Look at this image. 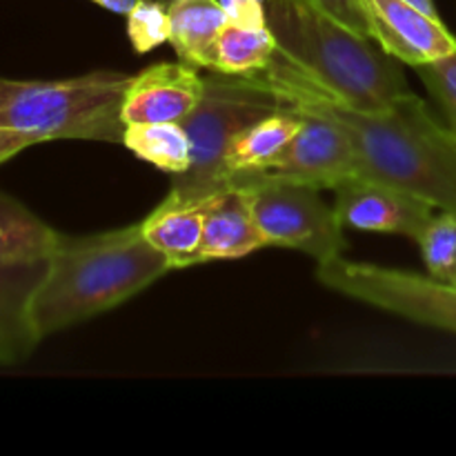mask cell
<instances>
[{
	"mask_svg": "<svg viewBox=\"0 0 456 456\" xmlns=\"http://www.w3.org/2000/svg\"><path fill=\"white\" fill-rule=\"evenodd\" d=\"M288 105L314 111L346 129L356 174L419 196L456 216V136L417 94L383 110H356L294 80L261 71Z\"/></svg>",
	"mask_w": 456,
	"mask_h": 456,
	"instance_id": "cell-1",
	"label": "cell"
},
{
	"mask_svg": "<svg viewBox=\"0 0 456 456\" xmlns=\"http://www.w3.org/2000/svg\"><path fill=\"white\" fill-rule=\"evenodd\" d=\"M265 16L276 40L267 74L356 110H383L412 94L396 58L310 0H265Z\"/></svg>",
	"mask_w": 456,
	"mask_h": 456,
	"instance_id": "cell-2",
	"label": "cell"
},
{
	"mask_svg": "<svg viewBox=\"0 0 456 456\" xmlns=\"http://www.w3.org/2000/svg\"><path fill=\"white\" fill-rule=\"evenodd\" d=\"M172 270L141 223L89 236H62L31 297L40 341L123 305Z\"/></svg>",
	"mask_w": 456,
	"mask_h": 456,
	"instance_id": "cell-3",
	"label": "cell"
},
{
	"mask_svg": "<svg viewBox=\"0 0 456 456\" xmlns=\"http://www.w3.org/2000/svg\"><path fill=\"white\" fill-rule=\"evenodd\" d=\"M132 76L98 69L61 80L0 78V127L45 141L123 142Z\"/></svg>",
	"mask_w": 456,
	"mask_h": 456,
	"instance_id": "cell-4",
	"label": "cell"
},
{
	"mask_svg": "<svg viewBox=\"0 0 456 456\" xmlns=\"http://www.w3.org/2000/svg\"><path fill=\"white\" fill-rule=\"evenodd\" d=\"M288 107L261 74L230 76L214 71L196 110L183 120L191 145L187 172L174 176L167 196L187 203H205L232 187L227 151L232 141L256 120Z\"/></svg>",
	"mask_w": 456,
	"mask_h": 456,
	"instance_id": "cell-5",
	"label": "cell"
},
{
	"mask_svg": "<svg viewBox=\"0 0 456 456\" xmlns=\"http://www.w3.org/2000/svg\"><path fill=\"white\" fill-rule=\"evenodd\" d=\"M232 187H239L248 196L254 221L267 245L297 249L316 263L346 252L347 240L337 209L321 199L316 187L270 181L252 174H236Z\"/></svg>",
	"mask_w": 456,
	"mask_h": 456,
	"instance_id": "cell-6",
	"label": "cell"
},
{
	"mask_svg": "<svg viewBox=\"0 0 456 456\" xmlns=\"http://www.w3.org/2000/svg\"><path fill=\"white\" fill-rule=\"evenodd\" d=\"M316 279L347 298L456 334V288L432 276L337 256L319 263Z\"/></svg>",
	"mask_w": 456,
	"mask_h": 456,
	"instance_id": "cell-7",
	"label": "cell"
},
{
	"mask_svg": "<svg viewBox=\"0 0 456 456\" xmlns=\"http://www.w3.org/2000/svg\"><path fill=\"white\" fill-rule=\"evenodd\" d=\"M297 111L303 118L301 129L281 159L261 172L245 174L270 178V181L298 183L316 190H334L338 183L356 174L354 147L350 136L341 125L325 116L305 110Z\"/></svg>",
	"mask_w": 456,
	"mask_h": 456,
	"instance_id": "cell-8",
	"label": "cell"
},
{
	"mask_svg": "<svg viewBox=\"0 0 456 456\" xmlns=\"http://www.w3.org/2000/svg\"><path fill=\"white\" fill-rule=\"evenodd\" d=\"M334 196V209L343 227L408 236L414 243L435 216V208L419 196L361 174L338 183Z\"/></svg>",
	"mask_w": 456,
	"mask_h": 456,
	"instance_id": "cell-9",
	"label": "cell"
},
{
	"mask_svg": "<svg viewBox=\"0 0 456 456\" xmlns=\"http://www.w3.org/2000/svg\"><path fill=\"white\" fill-rule=\"evenodd\" d=\"M370 38L401 65L421 67L456 52V36L439 16L405 0H363Z\"/></svg>",
	"mask_w": 456,
	"mask_h": 456,
	"instance_id": "cell-10",
	"label": "cell"
},
{
	"mask_svg": "<svg viewBox=\"0 0 456 456\" xmlns=\"http://www.w3.org/2000/svg\"><path fill=\"white\" fill-rule=\"evenodd\" d=\"M205 92L199 67L187 62H156L132 76L123 101V123H183Z\"/></svg>",
	"mask_w": 456,
	"mask_h": 456,
	"instance_id": "cell-11",
	"label": "cell"
},
{
	"mask_svg": "<svg viewBox=\"0 0 456 456\" xmlns=\"http://www.w3.org/2000/svg\"><path fill=\"white\" fill-rule=\"evenodd\" d=\"M47 270V258L0 265V365L25 361L40 337L31 321V297Z\"/></svg>",
	"mask_w": 456,
	"mask_h": 456,
	"instance_id": "cell-12",
	"label": "cell"
},
{
	"mask_svg": "<svg viewBox=\"0 0 456 456\" xmlns=\"http://www.w3.org/2000/svg\"><path fill=\"white\" fill-rule=\"evenodd\" d=\"M261 248H267V240L254 221L248 196L239 187H230L208 200L200 263L236 261Z\"/></svg>",
	"mask_w": 456,
	"mask_h": 456,
	"instance_id": "cell-13",
	"label": "cell"
},
{
	"mask_svg": "<svg viewBox=\"0 0 456 456\" xmlns=\"http://www.w3.org/2000/svg\"><path fill=\"white\" fill-rule=\"evenodd\" d=\"M205 209H208V200L187 203V200H176L167 196L141 223L145 239L150 240L151 248H156L167 258L172 270L200 263Z\"/></svg>",
	"mask_w": 456,
	"mask_h": 456,
	"instance_id": "cell-14",
	"label": "cell"
},
{
	"mask_svg": "<svg viewBox=\"0 0 456 456\" xmlns=\"http://www.w3.org/2000/svg\"><path fill=\"white\" fill-rule=\"evenodd\" d=\"M167 13L169 45L178 61L214 71L218 36L230 20L223 0H176Z\"/></svg>",
	"mask_w": 456,
	"mask_h": 456,
	"instance_id": "cell-15",
	"label": "cell"
},
{
	"mask_svg": "<svg viewBox=\"0 0 456 456\" xmlns=\"http://www.w3.org/2000/svg\"><path fill=\"white\" fill-rule=\"evenodd\" d=\"M301 123V114L288 105L245 127L232 141L230 151H227L225 165L232 178L236 174L261 172L274 165L297 136Z\"/></svg>",
	"mask_w": 456,
	"mask_h": 456,
	"instance_id": "cell-16",
	"label": "cell"
},
{
	"mask_svg": "<svg viewBox=\"0 0 456 456\" xmlns=\"http://www.w3.org/2000/svg\"><path fill=\"white\" fill-rule=\"evenodd\" d=\"M61 239L62 234L20 200L0 191V265L45 261Z\"/></svg>",
	"mask_w": 456,
	"mask_h": 456,
	"instance_id": "cell-17",
	"label": "cell"
},
{
	"mask_svg": "<svg viewBox=\"0 0 456 456\" xmlns=\"http://www.w3.org/2000/svg\"><path fill=\"white\" fill-rule=\"evenodd\" d=\"M276 56V40L267 25L227 20L216 43L214 71L230 76L261 74Z\"/></svg>",
	"mask_w": 456,
	"mask_h": 456,
	"instance_id": "cell-18",
	"label": "cell"
},
{
	"mask_svg": "<svg viewBox=\"0 0 456 456\" xmlns=\"http://www.w3.org/2000/svg\"><path fill=\"white\" fill-rule=\"evenodd\" d=\"M123 145L145 163L178 176L191 163V145L181 123L125 125Z\"/></svg>",
	"mask_w": 456,
	"mask_h": 456,
	"instance_id": "cell-19",
	"label": "cell"
},
{
	"mask_svg": "<svg viewBox=\"0 0 456 456\" xmlns=\"http://www.w3.org/2000/svg\"><path fill=\"white\" fill-rule=\"evenodd\" d=\"M423 263L428 276L456 288V216L439 212L430 218L423 234L419 236Z\"/></svg>",
	"mask_w": 456,
	"mask_h": 456,
	"instance_id": "cell-20",
	"label": "cell"
},
{
	"mask_svg": "<svg viewBox=\"0 0 456 456\" xmlns=\"http://www.w3.org/2000/svg\"><path fill=\"white\" fill-rule=\"evenodd\" d=\"M127 36L136 53H150L151 49L169 43L167 4L160 0H138L127 13Z\"/></svg>",
	"mask_w": 456,
	"mask_h": 456,
	"instance_id": "cell-21",
	"label": "cell"
},
{
	"mask_svg": "<svg viewBox=\"0 0 456 456\" xmlns=\"http://www.w3.org/2000/svg\"><path fill=\"white\" fill-rule=\"evenodd\" d=\"M414 69L439 110L444 111L450 132L456 136V52Z\"/></svg>",
	"mask_w": 456,
	"mask_h": 456,
	"instance_id": "cell-22",
	"label": "cell"
},
{
	"mask_svg": "<svg viewBox=\"0 0 456 456\" xmlns=\"http://www.w3.org/2000/svg\"><path fill=\"white\" fill-rule=\"evenodd\" d=\"M310 3H314L316 7H321L325 13L337 18L338 22L347 25L350 29L359 31V34L363 36H370L363 0H310Z\"/></svg>",
	"mask_w": 456,
	"mask_h": 456,
	"instance_id": "cell-23",
	"label": "cell"
},
{
	"mask_svg": "<svg viewBox=\"0 0 456 456\" xmlns=\"http://www.w3.org/2000/svg\"><path fill=\"white\" fill-rule=\"evenodd\" d=\"M227 18L245 25H267L265 0H223Z\"/></svg>",
	"mask_w": 456,
	"mask_h": 456,
	"instance_id": "cell-24",
	"label": "cell"
},
{
	"mask_svg": "<svg viewBox=\"0 0 456 456\" xmlns=\"http://www.w3.org/2000/svg\"><path fill=\"white\" fill-rule=\"evenodd\" d=\"M31 145H38V141L22 132L0 127V165L7 163L9 159H13V156H18L20 151H25L27 147Z\"/></svg>",
	"mask_w": 456,
	"mask_h": 456,
	"instance_id": "cell-25",
	"label": "cell"
},
{
	"mask_svg": "<svg viewBox=\"0 0 456 456\" xmlns=\"http://www.w3.org/2000/svg\"><path fill=\"white\" fill-rule=\"evenodd\" d=\"M92 3L101 4L102 9L111 13H120V16H127L134 7H136L138 0H92Z\"/></svg>",
	"mask_w": 456,
	"mask_h": 456,
	"instance_id": "cell-26",
	"label": "cell"
},
{
	"mask_svg": "<svg viewBox=\"0 0 456 456\" xmlns=\"http://www.w3.org/2000/svg\"><path fill=\"white\" fill-rule=\"evenodd\" d=\"M405 3L414 4V7H419V9H421V12L430 13V16H439V13H436V7H435V3H432V0H405Z\"/></svg>",
	"mask_w": 456,
	"mask_h": 456,
	"instance_id": "cell-27",
	"label": "cell"
},
{
	"mask_svg": "<svg viewBox=\"0 0 456 456\" xmlns=\"http://www.w3.org/2000/svg\"><path fill=\"white\" fill-rule=\"evenodd\" d=\"M160 3H163V4H167V7H169V4H172V3H176V0H160Z\"/></svg>",
	"mask_w": 456,
	"mask_h": 456,
	"instance_id": "cell-28",
	"label": "cell"
}]
</instances>
